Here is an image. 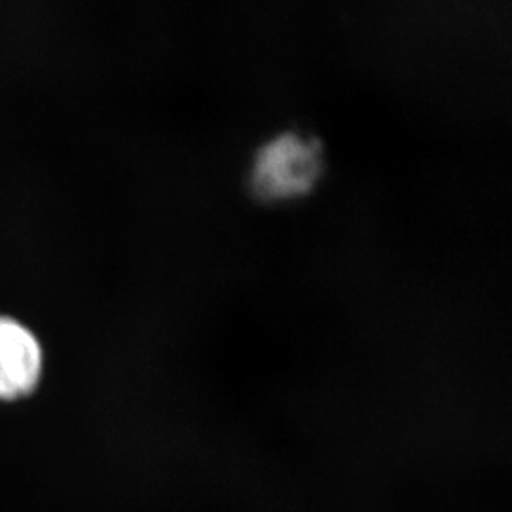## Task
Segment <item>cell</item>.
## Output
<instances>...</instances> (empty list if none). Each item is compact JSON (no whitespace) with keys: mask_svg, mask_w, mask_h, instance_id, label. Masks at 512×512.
Instances as JSON below:
<instances>
[{"mask_svg":"<svg viewBox=\"0 0 512 512\" xmlns=\"http://www.w3.org/2000/svg\"><path fill=\"white\" fill-rule=\"evenodd\" d=\"M46 353L37 332L14 315L0 313V404L33 399L44 382Z\"/></svg>","mask_w":512,"mask_h":512,"instance_id":"2","label":"cell"},{"mask_svg":"<svg viewBox=\"0 0 512 512\" xmlns=\"http://www.w3.org/2000/svg\"><path fill=\"white\" fill-rule=\"evenodd\" d=\"M325 169L321 141L298 129H285L256 148L247 184L256 198L283 202L310 192Z\"/></svg>","mask_w":512,"mask_h":512,"instance_id":"1","label":"cell"}]
</instances>
